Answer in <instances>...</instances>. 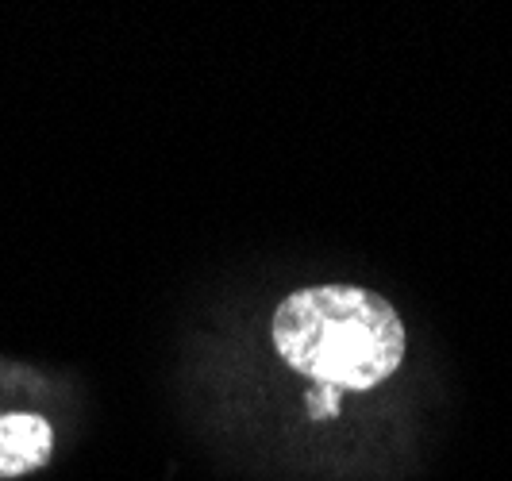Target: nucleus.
<instances>
[{
  "instance_id": "nucleus-1",
  "label": "nucleus",
  "mask_w": 512,
  "mask_h": 481,
  "mask_svg": "<svg viewBox=\"0 0 512 481\" xmlns=\"http://www.w3.org/2000/svg\"><path fill=\"white\" fill-rule=\"evenodd\" d=\"M274 347L328 389H374L405 362L397 308L362 285H308L274 312Z\"/></svg>"
},
{
  "instance_id": "nucleus-2",
  "label": "nucleus",
  "mask_w": 512,
  "mask_h": 481,
  "mask_svg": "<svg viewBox=\"0 0 512 481\" xmlns=\"http://www.w3.org/2000/svg\"><path fill=\"white\" fill-rule=\"evenodd\" d=\"M54 455V431L35 412H0V478L39 470Z\"/></svg>"
}]
</instances>
